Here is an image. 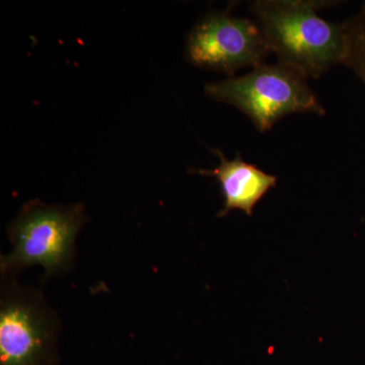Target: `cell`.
<instances>
[{
	"mask_svg": "<svg viewBox=\"0 0 365 365\" xmlns=\"http://www.w3.org/2000/svg\"><path fill=\"white\" fill-rule=\"evenodd\" d=\"M329 1L257 0L251 4L271 53L278 63L318 79L344 64L347 36L344 21L331 23L318 14Z\"/></svg>",
	"mask_w": 365,
	"mask_h": 365,
	"instance_id": "1",
	"label": "cell"
},
{
	"mask_svg": "<svg viewBox=\"0 0 365 365\" xmlns=\"http://www.w3.org/2000/svg\"><path fill=\"white\" fill-rule=\"evenodd\" d=\"M86 220L81 204L49 205L34 199L21 209L7 228L13 250L1 257L4 276L40 265L47 277L68 272L76 255V240Z\"/></svg>",
	"mask_w": 365,
	"mask_h": 365,
	"instance_id": "2",
	"label": "cell"
},
{
	"mask_svg": "<svg viewBox=\"0 0 365 365\" xmlns=\"http://www.w3.org/2000/svg\"><path fill=\"white\" fill-rule=\"evenodd\" d=\"M307 79L299 71L278 62L262 63L245 76L208 83L205 95L234 106L252 120L261 133H266L287 115L326 114Z\"/></svg>",
	"mask_w": 365,
	"mask_h": 365,
	"instance_id": "3",
	"label": "cell"
},
{
	"mask_svg": "<svg viewBox=\"0 0 365 365\" xmlns=\"http://www.w3.org/2000/svg\"><path fill=\"white\" fill-rule=\"evenodd\" d=\"M59 322L45 299L11 280L0 302V365H53Z\"/></svg>",
	"mask_w": 365,
	"mask_h": 365,
	"instance_id": "4",
	"label": "cell"
},
{
	"mask_svg": "<svg viewBox=\"0 0 365 365\" xmlns=\"http://www.w3.org/2000/svg\"><path fill=\"white\" fill-rule=\"evenodd\" d=\"M267 41L257 21L237 18L228 11L206 14L190 33L186 57L200 68L227 74L264 63L270 54Z\"/></svg>",
	"mask_w": 365,
	"mask_h": 365,
	"instance_id": "5",
	"label": "cell"
},
{
	"mask_svg": "<svg viewBox=\"0 0 365 365\" xmlns=\"http://www.w3.org/2000/svg\"><path fill=\"white\" fill-rule=\"evenodd\" d=\"M211 151L220 158V165L213 170L192 169L191 172L215 178L220 182L225 203L218 217H225L234 210H242L252 216L255 206L269 190L276 187L277 178L245 162L240 155L230 160L218 148Z\"/></svg>",
	"mask_w": 365,
	"mask_h": 365,
	"instance_id": "6",
	"label": "cell"
},
{
	"mask_svg": "<svg viewBox=\"0 0 365 365\" xmlns=\"http://www.w3.org/2000/svg\"><path fill=\"white\" fill-rule=\"evenodd\" d=\"M347 52L344 66L352 69L365 85V2L359 14L344 21Z\"/></svg>",
	"mask_w": 365,
	"mask_h": 365,
	"instance_id": "7",
	"label": "cell"
}]
</instances>
